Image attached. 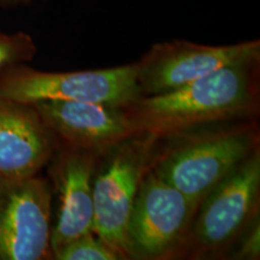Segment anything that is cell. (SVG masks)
<instances>
[{
    "label": "cell",
    "mask_w": 260,
    "mask_h": 260,
    "mask_svg": "<svg viewBox=\"0 0 260 260\" xmlns=\"http://www.w3.org/2000/svg\"><path fill=\"white\" fill-rule=\"evenodd\" d=\"M57 260H123V256L111 248L94 233L71 240L53 254Z\"/></svg>",
    "instance_id": "cell-12"
},
{
    "label": "cell",
    "mask_w": 260,
    "mask_h": 260,
    "mask_svg": "<svg viewBox=\"0 0 260 260\" xmlns=\"http://www.w3.org/2000/svg\"><path fill=\"white\" fill-rule=\"evenodd\" d=\"M53 178L58 191V212L52 226L53 254L76 237L94 233L93 177L99 155L58 146Z\"/></svg>",
    "instance_id": "cell-10"
},
{
    "label": "cell",
    "mask_w": 260,
    "mask_h": 260,
    "mask_svg": "<svg viewBox=\"0 0 260 260\" xmlns=\"http://www.w3.org/2000/svg\"><path fill=\"white\" fill-rule=\"evenodd\" d=\"M37 52V44L28 32H5L0 29V71L28 63L34 59Z\"/></svg>",
    "instance_id": "cell-13"
},
{
    "label": "cell",
    "mask_w": 260,
    "mask_h": 260,
    "mask_svg": "<svg viewBox=\"0 0 260 260\" xmlns=\"http://www.w3.org/2000/svg\"><path fill=\"white\" fill-rule=\"evenodd\" d=\"M259 207L260 148L199 204L176 259L230 255L242 234L259 217Z\"/></svg>",
    "instance_id": "cell-3"
},
{
    "label": "cell",
    "mask_w": 260,
    "mask_h": 260,
    "mask_svg": "<svg viewBox=\"0 0 260 260\" xmlns=\"http://www.w3.org/2000/svg\"><path fill=\"white\" fill-rule=\"evenodd\" d=\"M260 61V40L211 46L188 40L155 42L136 61L141 95L170 92L224 68Z\"/></svg>",
    "instance_id": "cell-7"
},
{
    "label": "cell",
    "mask_w": 260,
    "mask_h": 260,
    "mask_svg": "<svg viewBox=\"0 0 260 260\" xmlns=\"http://www.w3.org/2000/svg\"><path fill=\"white\" fill-rule=\"evenodd\" d=\"M34 0H0V5L2 6H19V5H27Z\"/></svg>",
    "instance_id": "cell-15"
},
{
    "label": "cell",
    "mask_w": 260,
    "mask_h": 260,
    "mask_svg": "<svg viewBox=\"0 0 260 260\" xmlns=\"http://www.w3.org/2000/svg\"><path fill=\"white\" fill-rule=\"evenodd\" d=\"M58 141L32 105L0 95V178L38 175L56 153Z\"/></svg>",
    "instance_id": "cell-11"
},
{
    "label": "cell",
    "mask_w": 260,
    "mask_h": 260,
    "mask_svg": "<svg viewBox=\"0 0 260 260\" xmlns=\"http://www.w3.org/2000/svg\"><path fill=\"white\" fill-rule=\"evenodd\" d=\"M232 258L254 260L260 258V220L259 217L242 234L236 242Z\"/></svg>",
    "instance_id": "cell-14"
},
{
    "label": "cell",
    "mask_w": 260,
    "mask_h": 260,
    "mask_svg": "<svg viewBox=\"0 0 260 260\" xmlns=\"http://www.w3.org/2000/svg\"><path fill=\"white\" fill-rule=\"evenodd\" d=\"M159 140L138 134L104 153L93 177L94 228L98 237L129 259L126 224L140 183L149 169Z\"/></svg>",
    "instance_id": "cell-5"
},
{
    "label": "cell",
    "mask_w": 260,
    "mask_h": 260,
    "mask_svg": "<svg viewBox=\"0 0 260 260\" xmlns=\"http://www.w3.org/2000/svg\"><path fill=\"white\" fill-rule=\"evenodd\" d=\"M198 205L149 169L126 224L129 259H176Z\"/></svg>",
    "instance_id": "cell-6"
},
{
    "label": "cell",
    "mask_w": 260,
    "mask_h": 260,
    "mask_svg": "<svg viewBox=\"0 0 260 260\" xmlns=\"http://www.w3.org/2000/svg\"><path fill=\"white\" fill-rule=\"evenodd\" d=\"M159 147L151 170L199 206L206 195L260 148L255 118L212 125L174 136ZM167 140V139H165Z\"/></svg>",
    "instance_id": "cell-2"
},
{
    "label": "cell",
    "mask_w": 260,
    "mask_h": 260,
    "mask_svg": "<svg viewBox=\"0 0 260 260\" xmlns=\"http://www.w3.org/2000/svg\"><path fill=\"white\" fill-rule=\"evenodd\" d=\"M32 106L60 146L99 157L140 134L123 106L93 102H42Z\"/></svg>",
    "instance_id": "cell-9"
},
{
    "label": "cell",
    "mask_w": 260,
    "mask_h": 260,
    "mask_svg": "<svg viewBox=\"0 0 260 260\" xmlns=\"http://www.w3.org/2000/svg\"><path fill=\"white\" fill-rule=\"evenodd\" d=\"M0 95L28 105L93 102L124 106L141 96V92L136 61L79 71H42L19 64L0 71Z\"/></svg>",
    "instance_id": "cell-4"
},
{
    "label": "cell",
    "mask_w": 260,
    "mask_h": 260,
    "mask_svg": "<svg viewBox=\"0 0 260 260\" xmlns=\"http://www.w3.org/2000/svg\"><path fill=\"white\" fill-rule=\"evenodd\" d=\"M0 181V260L51 259L50 183L37 175Z\"/></svg>",
    "instance_id": "cell-8"
},
{
    "label": "cell",
    "mask_w": 260,
    "mask_h": 260,
    "mask_svg": "<svg viewBox=\"0 0 260 260\" xmlns=\"http://www.w3.org/2000/svg\"><path fill=\"white\" fill-rule=\"evenodd\" d=\"M0 191H2V181H0Z\"/></svg>",
    "instance_id": "cell-16"
},
{
    "label": "cell",
    "mask_w": 260,
    "mask_h": 260,
    "mask_svg": "<svg viewBox=\"0 0 260 260\" xmlns=\"http://www.w3.org/2000/svg\"><path fill=\"white\" fill-rule=\"evenodd\" d=\"M260 61L224 68L172 89L141 95L123 106L140 134L160 140L219 123L253 119L260 109Z\"/></svg>",
    "instance_id": "cell-1"
}]
</instances>
